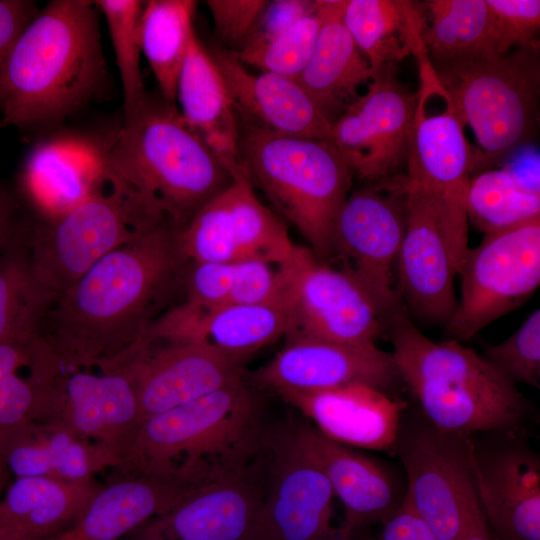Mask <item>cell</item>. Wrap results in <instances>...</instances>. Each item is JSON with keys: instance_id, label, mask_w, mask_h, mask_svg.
I'll list each match as a JSON object with an SVG mask.
<instances>
[{"instance_id": "e575fe53", "label": "cell", "mask_w": 540, "mask_h": 540, "mask_svg": "<svg viewBox=\"0 0 540 540\" xmlns=\"http://www.w3.org/2000/svg\"><path fill=\"white\" fill-rule=\"evenodd\" d=\"M193 0L145 1L139 19L141 51L156 79L160 96L176 101L178 76L194 31Z\"/></svg>"}, {"instance_id": "8fae6325", "label": "cell", "mask_w": 540, "mask_h": 540, "mask_svg": "<svg viewBox=\"0 0 540 540\" xmlns=\"http://www.w3.org/2000/svg\"><path fill=\"white\" fill-rule=\"evenodd\" d=\"M349 194L333 228L332 253L372 299L386 322L403 305L394 267L406 223L407 176L395 175Z\"/></svg>"}, {"instance_id": "7402d4cb", "label": "cell", "mask_w": 540, "mask_h": 540, "mask_svg": "<svg viewBox=\"0 0 540 540\" xmlns=\"http://www.w3.org/2000/svg\"><path fill=\"white\" fill-rule=\"evenodd\" d=\"M244 128L327 140L332 122L295 79L251 73L232 49L210 52Z\"/></svg>"}, {"instance_id": "603a6c76", "label": "cell", "mask_w": 540, "mask_h": 540, "mask_svg": "<svg viewBox=\"0 0 540 540\" xmlns=\"http://www.w3.org/2000/svg\"><path fill=\"white\" fill-rule=\"evenodd\" d=\"M201 487L176 475L115 467L80 517L51 540H121Z\"/></svg>"}, {"instance_id": "cb8c5ba5", "label": "cell", "mask_w": 540, "mask_h": 540, "mask_svg": "<svg viewBox=\"0 0 540 540\" xmlns=\"http://www.w3.org/2000/svg\"><path fill=\"white\" fill-rule=\"evenodd\" d=\"M478 500L495 540H540V462L526 447L480 452L472 442Z\"/></svg>"}, {"instance_id": "f35d334b", "label": "cell", "mask_w": 540, "mask_h": 540, "mask_svg": "<svg viewBox=\"0 0 540 540\" xmlns=\"http://www.w3.org/2000/svg\"><path fill=\"white\" fill-rule=\"evenodd\" d=\"M95 3L108 26L123 89L124 116H128L147 97L140 68L142 51L139 38V19L144 2L98 0Z\"/></svg>"}, {"instance_id": "bcb514c9", "label": "cell", "mask_w": 540, "mask_h": 540, "mask_svg": "<svg viewBox=\"0 0 540 540\" xmlns=\"http://www.w3.org/2000/svg\"><path fill=\"white\" fill-rule=\"evenodd\" d=\"M38 12L37 5L33 1L0 0V104L11 50L22 31Z\"/></svg>"}, {"instance_id": "7a4b0ae2", "label": "cell", "mask_w": 540, "mask_h": 540, "mask_svg": "<svg viewBox=\"0 0 540 540\" xmlns=\"http://www.w3.org/2000/svg\"><path fill=\"white\" fill-rule=\"evenodd\" d=\"M95 1H50L22 31L8 58L0 108L27 129L70 115L106 76Z\"/></svg>"}, {"instance_id": "ab89813d", "label": "cell", "mask_w": 540, "mask_h": 540, "mask_svg": "<svg viewBox=\"0 0 540 540\" xmlns=\"http://www.w3.org/2000/svg\"><path fill=\"white\" fill-rule=\"evenodd\" d=\"M179 243L189 263L243 260L234 238L225 189L201 206L179 231Z\"/></svg>"}, {"instance_id": "9a60e30c", "label": "cell", "mask_w": 540, "mask_h": 540, "mask_svg": "<svg viewBox=\"0 0 540 540\" xmlns=\"http://www.w3.org/2000/svg\"><path fill=\"white\" fill-rule=\"evenodd\" d=\"M42 422L59 424L100 445L121 465L143 423L130 367L99 373L64 370Z\"/></svg>"}, {"instance_id": "8992f818", "label": "cell", "mask_w": 540, "mask_h": 540, "mask_svg": "<svg viewBox=\"0 0 540 540\" xmlns=\"http://www.w3.org/2000/svg\"><path fill=\"white\" fill-rule=\"evenodd\" d=\"M238 163L325 261L336 217L350 194L353 173L327 140L244 128Z\"/></svg>"}, {"instance_id": "f546056e", "label": "cell", "mask_w": 540, "mask_h": 540, "mask_svg": "<svg viewBox=\"0 0 540 540\" xmlns=\"http://www.w3.org/2000/svg\"><path fill=\"white\" fill-rule=\"evenodd\" d=\"M347 0H327L326 16L310 61L296 79L333 122L368 85L375 72L346 29L342 16Z\"/></svg>"}, {"instance_id": "681fc988", "label": "cell", "mask_w": 540, "mask_h": 540, "mask_svg": "<svg viewBox=\"0 0 540 540\" xmlns=\"http://www.w3.org/2000/svg\"><path fill=\"white\" fill-rule=\"evenodd\" d=\"M460 540H495L484 514L471 525Z\"/></svg>"}, {"instance_id": "7bdbcfd3", "label": "cell", "mask_w": 540, "mask_h": 540, "mask_svg": "<svg viewBox=\"0 0 540 540\" xmlns=\"http://www.w3.org/2000/svg\"><path fill=\"white\" fill-rule=\"evenodd\" d=\"M486 1L494 20L498 55L508 53L514 46L539 48L540 1Z\"/></svg>"}, {"instance_id": "1f68e13d", "label": "cell", "mask_w": 540, "mask_h": 540, "mask_svg": "<svg viewBox=\"0 0 540 540\" xmlns=\"http://www.w3.org/2000/svg\"><path fill=\"white\" fill-rule=\"evenodd\" d=\"M419 9L421 40L433 69L498 56L494 20L486 0H429Z\"/></svg>"}, {"instance_id": "ee69618b", "label": "cell", "mask_w": 540, "mask_h": 540, "mask_svg": "<svg viewBox=\"0 0 540 540\" xmlns=\"http://www.w3.org/2000/svg\"><path fill=\"white\" fill-rule=\"evenodd\" d=\"M318 5L319 0H267L248 35L232 50L244 53L265 47Z\"/></svg>"}, {"instance_id": "30bf717a", "label": "cell", "mask_w": 540, "mask_h": 540, "mask_svg": "<svg viewBox=\"0 0 540 540\" xmlns=\"http://www.w3.org/2000/svg\"><path fill=\"white\" fill-rule=\"evenodd\" d=\"M279 304L286 317V341L316 339L375 343L385 331L378 308L357 281L296 245L277 266Z\"/></svg>"}, {"instance_id": "ffe728a7", "label": "cell", "mask_w": 540, "mask_h": 540, "mask_svg": "<svg viewBox=\"0 0 540 540\" xmlns=\"http://www.w3.org/2000/svg\"><path fill=\"white\" fill-rule=\"evenodd\" d=\"M260 465L199 488L140 526L141 534L145 540H257L264 493Z\"/></svg>"}, {"instance_id": "5bb4252c", "label": "cell", "mask_w": 540, "mask_h": 540, "mask_svg": "<svg viewBox=\"0 0 540 540\" xmlns=\"http://www.w3.org/2000/svg\"><path fill=\"white\" fill-rule=\"evenodd\" d=\"M418 101L419 93L386 68L332 122L327 141L359 179L375 183L393 177L407 158Z\"/></svg>"}, {"instance_id": "9c48e42d", "label": "cell", "mask_w": 540, "mask_h": 540, "mask_svg": "<svg viewBox=\"0 0 540 540\" xmlns=\"http://www.w3.org/2000/svg\"><path fill=\"white\" fill-rule=\"evenodd\" d=\"M456 275L461 292L446 324L450 339L464 341L523 304L540 284V215L485 233L468 248Z\"/></svg>"}, {"instance_id": "74e56055", "label": "cell", "mask_w": 540, "mask_h": 540, "mask_svg": "<svg viewBox=\"0 0 540 540\" xmlns=\"http://www.w3.org/2000/svg\"><path fill=\"white\" fill-rule=\"evenodd\" d=\"M467 218L484 234L540 215V194L525 190L505 167L472 177L466 202Z\"/></svg>"}, {"instance_id": "4dcf8cb0", "label": "cell", "mask_w": 540, "mask_h": 540, "mask_svg": "<svg viewBox=\"0 0 540 540\" xmlns=\"http://www.w3.org/2000/svg\"><path fill=\"white\" fill-rule=\"evenodd\" d=\"M100 486L17 477L0 503V540L53 539L80 517Z\"/></svg>"}, {"instance_id": "f6af8a7d", "label": "cell", "mask_w": 540, "mask_h": 540, "mask_svg": "<svg viewBox=\"0 0 540 540\" xmlns=\"http://www.w3.org/2000/svg\"><path fill=\"white\" fill-rule=\"evenodd\" d=\"M267 0H207L217 38L235 48L248 35Z\"/></svg>"}, {"instance_id": "5b68a950", "label": "cell", "mask_w": 540, "mask_h": 540, "mask_svg": "<svg viewBox=\"0 0 540 540\" xmlns=\"http://www.w3.org/2000/svg\"><path fill=\"white\" fill-rule=\"evenodd\" d=\"M384 333L401 381L433 427L470 436L513 431L522 420L525 404L516 384L459 341L426 337L404 305L388 316Z\"/></svg>"}, {"instance_id": "52a82bcc", "label": "cell", "mask_w": 540, "mask_h": 540, "mask_svg": "<svg viewBox=\"0 0 540 540\" xmlns=\"http://www.w3.org/2000/svg\"><path fill=\"white\" fill-rule=\"evenodd\" d=\"M538 50L518 47L433 69L446 103L475 134L473 172L489 170L531 136L538 118Z\"/></svg>"}, {"instance_id": "f1b7e54d", "label": "cell", "mask_w": 540, "mask_h": 540, "mask_svg": "<svg viewBox=\"0 0 540 540\" xmlns=\"http://www.w3.org/2000/svg\"><path fill=\"white\" fill-rule=\"evenodd\" d=\"M0 456L16 477L88 482L118 466L100 445L53 422H31L0 438Z\"/></svg>"}, {"instance_id": "f907efd6", "label": "cell", "mask_w": 540, "mask_h": 540, "mask_svg": "<svg viewBox=\"0 0 540 540\" xmlns=\"http://www.w3.org/2000/svg\"><path fill=\"white\" fill-rule=\"evenodd\" d=\"M121 540H145L142 536L139 527L129 533L128 535L124 536Z\"/></svg>"}, {"instance_id": "816d5d0a", "label": "cell", "mask_w": 540, "mask_h": 540, "mask_svg": "<svg viewBox=\"0 0 540 540\" xmlns=\"http://www.w3.org/2000/svg\"><path fill=\"white\" fill-rule=\"evenodd\" d=\"M6 124H7V122H6L4 119L0 120V130H1Z\"/></svg>"}, {"instance_id": "44dd1931", "label": "cell", "mask_w": 540, "mask_h": 540, "mask_svg": "<svg viewBox=\"0 0 540 540\" xmlns=\"http://www.w3.org/2000/svg\"><path fill=\"white\" fill-rule=\"evenodd\" d=\"M286 333L280 304L200 306L183 301L149 326V342L189 343L243 362Z\"/></svg>"}, {"instance_id": "7dc6e473", "label": "cell", "mask_w": 540, "mask_h": 540, "mask_svg": "<svg viewBox=\"0 0 540 540\" xmlns=\"http://www.w3.org/2000/svg\"><path fill=\"white\" fill-rule=\"evenodd\" d=\"M33 222L17 190L0 181V252L28 232Z\"/></svg>"}, {"instance_id": "2e32d148", "label": "cell", "mask_w": 540, "mask_h": 540, "mask_svg": "<svg viewBox=\"0 0 540 540\" xmlns=\"http://www.w3.org/2000/svg\"><path fill=\"white\" fill-rule=\"evenodd\" d=\"M396 265V288L406 311L426 322L446 325L457 305L456 271L441 209L428 189L408 177L405 231Z\"/></svg>"}, {"instance_id": "4fadbf2b", "label": "cell", "mask_w": 540, "mask_h": 540, "mask_svg": "<svg viewBox=\"0 0 540 540\" xmlns=\"http://www.w3.org/2000/svg\"><path fill=\"white\" fill-rule=\"evenodd\" d=\"M257 540H350L333 522L332 488L291 425L268 431Z\"/></svg>"}, {"instance_id": "60d3db41", "label": "cell", "mask_w": 540, "mask_h": 540, "mask_svg": "<svg viewBox=\"0 0 540 540\" xmlns=\"http://www.w3.org/2000/svg\"><path fill=\"white\" fill-rule=\"evenodd\" d=\"M326 3L327 0H319L316 10L265 47L244 53L233 51L245 66L296 80L314 52L326 16Z\"/></svg>"}, {"instance_id": "277c9868", "label": "cell", "mask_w": 540, "mask_h": 540, "mask_svg": "<svg viewBox=\"0 0 540 540\" xmlns=\"http://www.w3.org/2000/svg\"><path fill=\"white\" fill-rule=\"evenodd\" d=\"M246 382L146 419L117 467L177 475L198 486L258 467L268 430L260 399Z\"/></svg>"}, {"instance_id": "83f0119b", "label": "cell", "mask_w": 540, "mask_h": 540, "mask_svg": "<svg viewBox=\"0 0 540 540\" xmlns=\"http://www.w3.org/2000/svg\"><path fill=\"white\" fill-rule=\"evenodd\" d=\"M179 112L230 172L240 167L238 120L220 71L193 31L176 88Z\"/></svg>"}, {"instance_id": "e0dca14e", "label": "cell", "mask_w": 540, "mask_h": 540, "mask_svg": "<svg viewBox=\"0 0 540 540\" xmlns=\"http://www.w3.org/2000/svg\"><path fill=\"white\" fill-rule=\"evenodd\" d=\"M260 389L318 391L366 384L387 391L401 381L392 353L375 343L316 339L287 341L266 365L247 375Z\"/></svg>"}, {"instance_id": "ba28073f", "label": "cell", "mask_w": 540, "mask_h": 540, "mask_svg": "<svg viewBox=\"0 0 540 540\" xmlns=\"http://www.w3.org/2000/svg\"><path fill=\"white\" fill-rule=\"evenodd\" d=\"M109 170L90 197L62 216L34 219L28 236L33 273L56 297L114 249L161 225Z\"/></svg>"}, {"instance_id": "b9f144b4", "label": "cell", "mask_w": 540, "mask_h": 540, "mask_svg": "<svg viewBox=\"0 0 540 540\" xmlns=\"http://www.w3.org/2000/svg\"><path fill=\"white\" fill-rule=\"evenodd\" d=\"M484 358L514 384L540 386V310L507 339L485 349Z\"/></svg>"}, {"instance_id": "8d00e7d4", "label": "cell", "mask_w": 540, "mask_h": 540, "mask_svg": "<svg viewBox=\"0 0 540 540\" xmlns=\"http://www.w3.org/2000/svg\"><path fill=\"white\" fill-rule=\"evenodd\" d=\"M231 176L225 195L242 259H260L277 266L282 264L296 248L285 225L259 201L241 167Z\"/></svg>"}, {"instance_id": "d6a6232c", "label": "cell", "mask_w": 540, "mask_h": 540, "mask_svg": "<svg viewBox=\"0 0 540 540\" xmlns=\"http://www.w3.org/2000/svg\"><path fill=\"white\" fill-rule=\"evenodd\" d=\"M342 21L375 72L423 51L422 15L411 1L347 0Z\"/></svg>"}, {"instance_id": "ac0fdd59", "label": "cell", "mask_w": 540, "mask_h": 540, "mask_svg": "<svg viewBox=\"0 0 540 540\" xmlns=\"http://www.w3.org/2000/svg\"><path fill=\"white\" fill-rule=\"evenodd\" d=\"M128 365L143 422L247 379L243 362L189 343L145 340Z\"/></svg>"}, {"instance_id": "c3c4849f", "label": "cell", "mask_w": 540, "mask_h": 540, "mask_svg": "<svg viewBox=\"0 0 540 540\" xmlns=\"http://www.w3.org/2000/svg\"><path fill=\"white\" fill-rule=\"evenodd\" d=\"M383 522L380 540H436L405 497Z\"/></svg>"}, {"instance_id": "6da1fadb", "label": "cell", "mask_w": 540, "mask_h": 540, "mask_svg": "<svg viewBox=\"0 0 540 540\" xmlns=\"http://www.w3.org/2000/svg\"><path fill=\"white\" fill-rule=\"evenodd\" d=\"M179 229L158 225L114 249L48 307L39 327L65 371L118 368L184 284Z\"/></svg>"}, {"instance_id": "d4e9b609", "label": "cell", "mask_w": 540, "mask_h": 540, "mask_svg": "<svg viewBox=\"0 0 540 540\" xmlns=\"http://www.w3.org/2000/svg\"><path fill=\"white\" fill-rule=\"evenodd\" d=\"M277 394L314 422L321 434L335 442L371 450L395 446L402 404L385 391L366 384H351Z\"/></svg>"}, {"instance_id": "836d02e7", "label": "cell", "mask_w": 540, "mask_h": 540, "mask_svg": "<svg viewBox=\"0 0 540 540\" xmlns=\"http://www.w3.org/2000/svg\"><path fill=\"white\" fill-rule=\"evenodd\" d=\"M48 347L39 334L0 343V438L31 422H42L49 398L64 371L56 356L23 376Z\"/></svg>"}, {"instance_id": "484cf974", "label": "cell", "mask_w": 540, "mask_h": 540, "mask_svg": "<svg viewBox=\"0 0 540 540\" xmlns=\"http://www.w3.org/2000/svg\"><path fill=\"white\" fill-rule=\"evenodd\" d=\"M453 109L426 116L419 97L411 129L407 177L428 189L455 219L468 222L466 202L473 153Z\"/></svg>"}, {"instance_id": "4316f807", "label": "cell", "mask_w": 540, "mask_h": 540, "mask_svg": "<svg viewBox=\"0 0 540 540\" xmlns=\"http://www.w3.org/2000/svg\"><path fill=\"white\" fill-rule=\"evenodd\" d=\"M290 425L297 442L323 472L334 496L342 503L341 527L350 540L359 527L384 520L397 507L393 481L379 464L325 437L313 426Z\"/></svg>"}, {"instance_id": "d6986e66", "label": "cell", "mask_w": 540, "mask_h": 540, "mask_svg": "<svg viewBox=\"0 0 540 540\" xmlns=\"http://www.w3.org/2000/svg\"><path fill=\"white\" fill-rule=\"evenodd\" d=\"M109 175L106 142L61 134L28 153L17 192L36 220H53L85 201Z\"/></svg>"}, {"instance_id": "d590c367", "label": "cell", "mask_w": 540, "mask_h": 540, "mask_svg": "<svg viewBox=\"0 0 540 540\" xmlns=\"http://www.w3.org/2000/svg\"><path fill=\"white\" fill-rule=\"evenodd\" d=\"M30 230L0 252V343L39 334L43 316L56 298L33 273Z\"/></svg>"}, {"instance_id": "3957f363", "label": "cell", "mask_w": 540, "mask_h": 540, "mask_svg": "<svg viewBox=\"0 0 540 540\" xmlns=\"http://www.w3.org/2000/svg\"><path fill=\"white\" fill-rule=\"evenodd\" d=\"M106 142L111 173L157 223L182 230L232 176L174 103L148 95Z\"/></svg>"}, {"instance_id": "7c38bea8", "label": "cell", "mask_w": 540, "mask_h": 540, "mask_svg": "<svg viewBox=\"0 0 540 540\" xmlns=\"http://www.w3.org/2000/svg\"><path fill=\"white\" fill-rule=\"evenodd\" d=\"M396 444L408 478L405 498L436 540H460L483 515L474 483L472 439L426 424Z\"/></svg>"}]
</instances>
